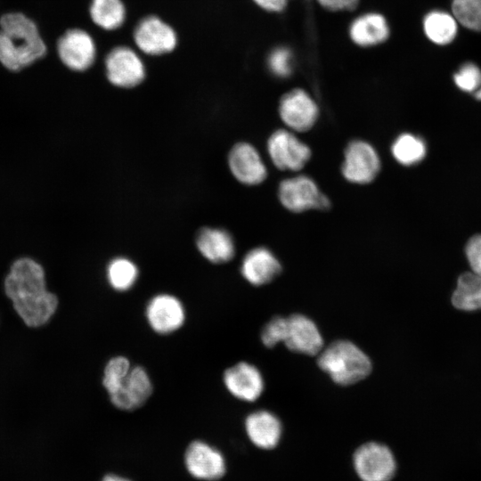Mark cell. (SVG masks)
<instances>
[{"mask_svg": "<svg viewBox=\"0 0 481 481\" xmlns=\"http://www.w3.org/2000/svg\"><path fill=\"white\" fill-rule=\"evenodd\" d=\"M278 110L282 122L296 132L310 130L319 117L317 103L302 88H294L285 93L280 100Z\"/></svg>", "mask_w": 481, "mask_h": 481, "instance_id": "cell-8", "label": "cell"}, {"mask_svg": "<svg viewBox=\"0 0 481 481\" xmlns=\"http://www.w3.org/2000/svg\"><path fill=\"white\" fill-rule=\"evenodd\" d=\"M281 272V265L273 252L257 247L249 250L242 259L240 273L251 285L262 286L271 282Z\"/></svg>", "mask_w": 481, "mask_h": 481, "instance_id": "cell-18", "label": "cell"}, {"mask_svg": "<svg viewBox=\"0 0 481 481\" xmlns=\"http://www.w3.org/2000/svg\"><path fill=\"white\" fill-rule=\"evenodd\" d=\"M452 79L461 91L473 94L481 87V69L473 61H466L454 72Z\"/></svg>", "mask_w": 481, "mask_h": 481, "instance_id": "cell-29", "label": "cell"}, {"mask_svg": "<svg viewBox=\"0 0 481 481\" xmlns=\"http://www.w3.org/2000/svg\"><path fill=\"white\" fill-rule=\"evenodd\" d=\"M185 464L188 471L196 478L216 480L225 472V461L222 453L203 441H193L186 449Z\"/></svg>", "mask_w": 481, "mask_h": 481, "instance_id": "cell-15", "label": "cell"}, {"mask_svg": "<svg viewBox=\"0 0 481 481\" xmlns=\"http://www.w3.org/2000/svg\"><path fill=\"white\" fill-rule=\"evenodd\" d=\"M0 62L8 69L20 70L42 58L46 46L36 24L20 12L0 19Z\"/></svg>", "mask_w": 481, "mask_h": 481, "instance_id": "cell-2", "label": "cell"}, {"mask_svg": "<svg viewBox=\"0 0 481 481\" xmlns=\"http://www.w3.org/2000/svg\"><path fill=\"white\" fill-rule=\"evenodd\" d=\"M286 318L276 316L262 329L261 340L266 347H273L283 341Z\"/></svg>", "mask_w": 481, "mask_h": 481, "instance_id": "cell-31", "label": "cell"}, {"mask_svg": "<svg viewBox=\"0 0 481 481\" xmlns=\"http://www.w3.org/2000/svg\"><path fill=\"white\" fill-rule=\"evenodd\" d=\"M223 383L231 395L244 402L257 401L265 388L261 372L247 362H239L228 367L223 373Z\"/></svg>", "mask_w": 481, "mask_h": 481, "instance_id": "cell-13", "label": "cell"}, {"mask_svg": "<svg viewBox=\"0 0 481 481\" xmlns=\"http://www.w3.org/2000/svg\"><path fill=\"white\" fill-rule=\"evenodd\" d=\"M229 167L241 183L257 185L267 175V169L257 149L248 143L235 144L229 153Z\"/></svg>", "mask_w": 481, "mask_h": 481, "instance_id": "cell-17", "label": "cell"}, {"mask_svg": "<svg viewBox=\"0 0 481 481\" xmlns=\"http://www.w3.org/2000/svg\"><path fill=\"white\" fill-rule=\"evenodd\" d=\"M200 253L213 264H224L234 256V241L226 231L217 228H204L196 238Z\"/></svg>", "mask_w": 481, "mask_h": 481, "instance_id": "cell-21", "label": "cell"}, {"mask_svg": "<svg viewBox=\"0 0 481 481\" xmlns=\"http://www.w3.org/2000/svg\"><path fill=\"white\" fill-rule=\"evenodd\" d=\"M102 481H130V480L113 475V474H110V475L105 476Z\"/></svg>", "mask_w": 481, "mask_h": 481, "instance_id": "cell-35", "label": "cell"}, {"mask_svg": "<svg viewBox=\"0 0 481 481\" xmlns=\"http://www.w3.org/2000/svg\"><path fill=\"white\" fill-rule=\"evenodd\" d=\"M381 162L375 148L363 140L351 141L345 149L341 173L352 183H371L380 171Z\"/></svg>", "mask_w": 481, "mask_h": 481, "instance_id": "cell-5", "label": "cell"}, {"mask_svg": "<svg viewBox=\"0 0 481 481\" xmlns=\"http://www.w3.org/2000/svg\"><path fill=\"white\" fill-rule=\"evenodd\" d=\"M476 100L481 101V87L473 94Z\"/></svg>", "mask_w": 481, "mask_h": 481, "instance_id": "cell-36", "label": "cell"}, {"mask_svg": "<svg viewBox=\"0 0 481 481\" xmlns=\"http://www.w3.org/2000/svg\"><path fill=\"white\" fill-rule=\"evenodd\" d=\"M4 289L15 311L29 327L46 323L57 308L56 296L46 290L44 269L31 258H19L12 265Z\"/></svg>", "mask_w": 481, "mask_h": 481, "instance_id": "cell-1", "label": "cell"}, {"mask_svg": "<svg viewBox=\"0 0 481 481\" xmlns=\"http://www.w3.org/2000/svg\"><path fill=\"white\" fill-rule=\"evenodd\" d=\"M57 51L63 64L75 71L87 69L96 56L94 39L79 29H69L62 35L58 41Z\"/></svg>", "mask_w": 481, "mask_h": 481, "instance_id": "cell-14", "label": "cell"}, {"mask_svg": "<svg viewBox=\"0 0 481 481\" xmlns=\"http://www.w3.org/2000/svg\"><path fill=\"white\" fill-rule=\"evenodd\" d=\"M422 29L431 43L444 46L455 40L459 31V23L452 12L434 9L423 17Z\"/></svg>", "mask_w": 481, "mask_h": 481, "instance_id": "cell-22", "label": "cell"}, {"mask_svg": "<svg viewBox=\"0 0 481 481\" xmlns=\"http://www.w3.org/2000/svg\"><path fill=\"white\" fill-rule=\"evenodd\" d=\"M267 151L273 165L283 171H299L312 155L309 146L287 129H278L270 135Z\"/></svg>", "mask_w": 481, "mask_h": 481, "instance_id": "cell-6", "label": "cell"}, {"mask_svg": "<svg viewBox=\"0 0 481 481\" xmlns=\"http://www.w3.org/2000/svg\"><path fill=\"white\" fill-rule=\"evenodd\" d=\"M246 433L250 441L262 449H272L277 445L281 435L279 419L267 411H257L245 420Z\"/></svg>", "mask_w": 481, "mask_h": 481, "instance_id": "cell-20", "label": "cell"}, {"mask_svg": "<svg viewBox=\"0 0 481 481\" xmlns=\"http://www.w3.org/2000/svg\"><path fill=\"white\" fill-rule=\"evenodd\" d=\"M322 8L330 12H351L357 8L360 0H315Z\"/></svg>", "mask_w": 481, "mask_h": 481, "instance_id": "cell-33", "label": "cell"}, {"mask_svg": "<svg viewBox=\"0 0 481 481\" xmlns=\"http://www.w3.org/2000/svg\"><path fill=\"white\" fill-rule=\"evenodd\" d=\"M153 384L143 366H132L118 389L109 395L111 404L122 411H134L142 407L151 397Z\"/></svg>", "mask_w": 481, "mask_h": 481, "instance_id": "cell-12", "label": "cell"}, {"mask_svg": "<svg viewBox=\"0 0 481 481\" xmlns=\"http://www.w3.org/2000/svg\"><path fill=\"white\" fill-rule=\"evenodd\" d=\"M391 152L399 164L410 167L419 164L426 157L427 145L420 136L404 133L394 140Z\"/></svg>", "mask_w": 481, "mask_h": 481, "instance_id": "cell-24", "label": "cell"}, {"mask_svg": "<svg viewBox=\"0 0 481 481\" xmlns=\"http://www.w3.org/2000/svg\"><path fill=\"white\" fill-rule=\"evenodd\" d=\"M278 197L281 205L294 213L309 209L327 210L330 207L329 198L314 180L305 175L282 180L279 184Z\"/></svg>", "mask_w": 481, "mask_h": 481, "instance_id": "cell-4", "label": "cell"}, {"mask_svg": "<svg viewBox=\"0 0 481 481\" xmlns=\"http://www.w3.org/2000/svg\"><path fill=\"white\" fill-rule=\"evenodd\" d=\"M354 465L363 481H389L395 471V461L390 450L373 442L355 451Z\"/></svg>", "mask_w": 481, "mask_h": 481, "instance_id": "cell-9", "label": "cell"}, {"mask_svg": "<svg viewBox=\"0 0 481 481\" xmlns=\"http://www.w3.org/2000/svg\"><path fill=\"white\" fill-rule=\"evenodd\" d=\"M254 3L265 11L281 12L285 10L289 0H253Z\"/></svg>", "mask_w": 481, "mask_h": 481, "instance_id": "cell-34", "label": "cell"}, {"mask_svg": "<svg viewBox=\"0 0 481 481\" xmlns=\"http://www.w3.org/2000/svg\"><path fill=\"white\" fill-rule=\"evenodd\" d=\"M145 319L155 333L169 335L183 326L186 310L183 302L175 295L159 293L146 304Z\"/></svg>", "mask_w": 481, "mask_h": 481, "instance_id": "cell-7", "label": "cell"}, {"mask_svg": "<svg viewBox=\"0 0 481 481\" xmlns=\"http://www.w3.org/2000/svg\"><path fill=\"white\" fill-rule=\"evenodd\" d=\"M451 12L459 25L481 32V0H452Z\"/></svg>", "mask_w": 481, "mask_h": 481, "instance_id": "cell-27", "label": "cell"}, {"mask_svg": "<svg viewBox=\"0 0 481 481\" xmlns=\"http://www.w3.org/2000/svg\"><path fill=\"white\" fill-rule=\"evenodd\" d=\"M267 66L272 74L280 78L291 75L293 70V54L286 46H278L271 51L267 58Z\"/></svg>", "mask_w": 481, "mask_h": 481, "instance_id": "cell-30", "label": "cell"}, {"mask_svg": "<svg viewBox=\"0 0 481 481\" xmlns=\"http://www.w3.org/2000/svg\"><path fill=\"white\" fill-rule=\"evenodd\" d=\"M452 303L463 311L481 309V275L473 272L462 273L452 293Z\"/></svg>", "mask_w": 481, "mask_h": 481, "instance_id": "cell-23", "label": "cell"}, {"mask_svg": "<svg viewBox=\"0 0 481 481\" xmlns=\"http://www.w3.org/2000/svg\"><path fill=\"white\" fill-rule=\"evenodd\" d=\"M351 41L360 47H372L385 43L390 36V28L386 17L376 12L363 13L349 25Z\"/></svg>", "mask_w": 481, "mask_h": 481, "instance_id": "cell-19", "label": "cell"}, {"mask_svg": "<svg viewBox=\"0 0 481 481\" xmlns=\"http://www.w3.org/2000/svg\"><path fill=\"white\" fill-rule=\"evenodd\" d=\"M282 343L291 351L314 355L321 352L323 339L311 319L293 314L286 318Z\"/></svg>", "mask_w": 481, "mask_h": 481, "instance_id": "cell-16", "label": "cell"}, {"mask_svg": "<svg viewBox=\"0 0 481 481\" xmlns=\"http://www.w3.org/2000/svg\"><path fill=\"white\" fill-rule=\"evenodd\" d=\"M138 276L139 269L129 258L124 257H115L107 265V281L115 291H128L136 283Z\"/></svg>", "mask_w": 481, "mask_h": 481, "instance_id": "cell-25", "label": "cell"}, {"mask_svg": "<svg viewBox=\"0 0 481 481\" xmlns=\"http://www.w3.org/2000/svg\"><path fill=\"white\" fill-rule=\"evenodd\" d=\"M134 40L142 52L150 55L170 53L177 44L175 31L157 16H147L138 22Z\"/></svg>", "mask_w": 481, "mask_h": 481, "instance_id": "cell-11", "label": "cell"}, {"mask_svg": "<svg viewBox=\"0 0 481 481\" xmlns=\"http://www.w3.org/2000/svg\"><path fill=\"white\" fill-rule=\"evenodd\" d=\"M319 367L339 385L355 384L366 378L371 371L369 357L350 341L331 343L318 357Z\"/></svg>", "mask_w": 481, "mask_h": 481, "instance_id": "cell-3", "label": "cell"}, {"mask_svg": "<svg viewBox=\"0 0 481 481\" xmlns=\"http://www.w3.org/2000/svg\"><path fill=\"white\" fill-rule=\"evenodd\" d=\"M132 368L129 359L124 355L111 357L103 370L102 386L108 395L114 393Z\"/></svg>", "mask_w": 481, "mask_h": 481, "instance_id": "cell-28", "label": "cell"}, {"mask_svg": "<svg viewBox=\"0 0 481 481\" xmlns=\"http://www.w3.org/2000/svg\"><path fill=\"white\" fill-rule=\"evenodd\" d=\"M90 16L97 26L113 30L124 23L126 8L121 0H92Z\"/></svg>", "mask_w": 481, "mask_h": 481, "instance_id": "cell-26", "label": "cell"}, {"mask_svg": "<svg viewBox=\"0 0 481 481\" xmlns=\"http://www.w3.org/2000/svg\"><path fill=\"white\" fill-rule=\"evenodd\" d=\"M109 81L119 87L138 86L145 77V67L140 56L127 46L113 48L105 59Z\"/></svg>", "mask_w": 481, "mask_h": 481, "instance_id": "cell-10", "label": "cell"}, {"mask_svg": "<svg viewBox=\"0 0 481 481\" xmlns=\"http://www.w3.org/2000/svg\"><path fill=\"white\" fill-rule=\"evenodd\" d=\"M465 253L471 272L481 275V234L474 235L469 240Z\"/></svg>", "mask_w": 481, "mask_h": 481, "instance_id": "cell-32", "label": "cell"}]
</instances>
